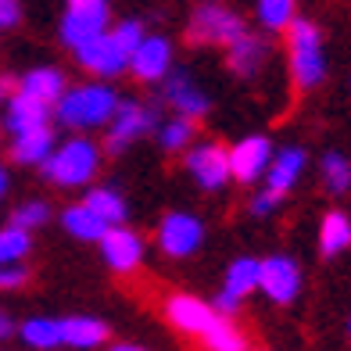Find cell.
<instances>
[{
    "label": "cell",
    "mask_w": 351,
    "mask_h": 351,
    "mask_svg": "<svg viewBox=\"0 0 351 351\" xmlns=\"http://www.w3.org/2000/svg\"><path fill=\"white\" fill-rule=\"evenodd\" d=\"M58 122L69 130H97L108 125V119L119 108L115 86L104 83H83V86H65V93L58 97Z\"/></svg>",
    "instance_id": "cell-1"
},
{
    "label": "cell",
    "mask_w": 351,
    "mask_h": 351,
    "mask_svg": "<svg viewBox=\"0 0 351 351\" xmlns=\"http://www.w3.org/2000/svg\"><path fill=\"white\" fill-rule=\"evenodd\" d=\"M287 58H291V75L298 90H315L326 79V51L323 33L308 19H294L287 25Z\"/></svg>",
    "instance_id": "cell-2"
},
{
    "label": "cell",
    "mask_w": 351,
    "mask_h": 351,
    "mask_svg": "<svg viewBox=\"0 0 351 351\" xmlns=\"http://www.w3.org/2000/svg\"><path fill=\"white\" fill-rule=\"evenodd\" d=\"M40 169L58 186H86L101 172V147L86 136H72L65 143H54L51 158Z\"/></svg>",
    "instance_id": "cell-3"
},
{
    "label": "cell",
    "mask_w": 351,
    "mask_h": 351,
    "mask_svg": "<svg viewBox=\"0 0 351 351\" xmlns=\"http://www.w3.org/2000/svg\"><path fill=\"white\" fill-rule=\"evenodd\" d=\"M244 29V19L230 8L215 4V0H204V4L190 14V25H186V40L190 43H219V47H230Z\"/></svg>",
    "instance_id": "cell-4"
},
{
    "label": "cell",
    "mask_w": 351,
    "mask_h": 351,
    "mask_svg": "<svg viewBox=\"0 0 351 351\" xmlns=\"http://www.w3.org/2000/svg\"><path fill=\"white\" fill-rule=\"evenodd\" d=\"M75 61L97 79H115L130 69V51L111 36V29H104L101 36L86 40L83 47H75Z\"/></svg>",
    "instance_id": "cell-5"
},
{
    "label": "cell",
    "mask_w": 351,
    "mask_h": 351,
    "mask_svg": "<svg viewBox=\"0 0 351 351\" xmlns=\"http://www.w3.org/2000/svg\"><path fill=\"white\" fill-rule=\"evenodd\" d=\"M151 130H154V108L140 104V101H119L115 115L108 119L104 147L111 154H119V151H125L133 140H140L143 133H151Z\"/></svg>",
    "instance_id": "cell-6"
},
{
    "label": "cell",
    "mask_w": 351,
    "mask_h": 351,
    "mask_svg": "<svg viewBox=\"0 0 351 351\" xmlns=\"http://www.w3.org/2000/svg\"><path fill=\"white\" fill-rule=\"evenodd\" d=\"M186 169H190V176H194V183L201 190H222L233 180L230 151L215 140H204V143H197V147H190L186 151Z\"/></svg>",
    "instance_id": "cell-7"
},
{
    "label": "cell",
    "mask_w": 351,
    "mask_h": 351,
    "mask_svg": "<svg viewBox=\"0 0 351 351\" xmlns=\"http://www.w3.org/2000/svg\"><path fill=\"white\" fill-rule=\"evenodd\" d=\"M204 241V222L190 212H169L158 226V247L169 258H190Z\"/></svg>",
    "instance_id": "cell-8"
},
{
    "label": "cell",
    "mask_w": 351,
    "mask_h": 351,
    "mask_svg": "<svg viewBox=\"0 0 351 351\" xmlns=\"http://www.w3.org/2000/svg\"><path fill=\"white\" fill-rule=\"evenodd\" d=\"M258 291L276 301V305H291L301 294V269L294 258L287 254H273V258H262V276H258Z\"/></svg>",
    "instance_id": "cell-9"
},
{
    "label": "cell",
    "mask_w": 351,
    "mask_h": 351,
    "mask_svg": "<svg viewBox=\"0 0 351 351\" xmlns=\"http://www.w3.org/2000/svg\"><path fill=\"white\" fill-rule=\"evenodd\" d=\"M269 162H273V140L254 133V136H244L241 143L230 147V172L237 183H258Z\"/></svg>",
    "instance_id": "cell-10"
},
{
    "label": "cell",
    "mask_w": 351,
    "mask_h": 351,
    "mask_svg": "<svg viewBox=\"0 0 351 351\" xmlns=\"http://www.w3.org/2000/svg\"><path fill=\"white\" fill-rule=\"evenodd\" d=\"M258 276H262V262L258 258H237V262H230L226 283H222V291L215 298V308L222 315H233L247 294L258 291Z\"/></svg>",
    "instance_id": "cell-11"
},
{
    "label": "cell",
    "mask_w": 351,
    "mask_h": 351,
    "mask_svg": "<svg viewBox=\"0 0 351 351\" xmlns=\"http://www.w3.org/2000/svg\"><path fill=\"white\" fill-rule=\"evenodd\" d=\"M165 315H169V323H172L176 330L190 333V337H204L222 312H219L215 305H208V301H201V298L172 294V298L165 301Z\"/></svg>",
    "instance_id": "cell-12"
},
{
    "label": "cell",
    "mask_w": 351,
    "mask_h": 351,
    "mask_svg": "<svg viewBox=\"0 0 351 351\" xmlns=\"http://www.w3.org/2000/svg\"><path fill=\"white\" fill-rule=\"evenodd\" d=\"M130 72L140 83H158L172 72V43L165 36H143L140 47L130 54Z\"/></svg>",
    "instance_id": "cell-13"
},
{
    "label": "cell",
    "mask_w": 351,
    "mask_h": 351,
    "mask_svg": "<svg viewBox=\"0 0 351 351\" xmlns=\"http://www.w3.org/2000/svg\"><path fill=\"white\" fill-rule=\"evenodd\" d=\"M97 244H101L104 262L115 269V273H133V269L143 262V241H140V233L125 230L122 222H119V226H108V233L101 237Z\"/></svg>",
    "instance_id": "cell-14"
},
{
    "label": "cell",
    "mask_w": 351,
    "mask_h": 351,
    "mask_svg": "<svg viewBox=\"0 0 351 351\" xmlns=\"http://www.w3.org/2000/svg\"><path fill=\"white\" fill-rule=\"evenodd\" d=\"M108 29V4H93V8H65L61 19V43L65 47H83L86 40L101 36Z\"/></svg>",
    "instance_id": "cell-15"
},
{
    "label": "cell",
    "mask_w": 351,
    "mask_h": 351,
    "mask_svg": "<svg viewBox=\"0 0 351 351\" xmlns=\"http://www.w3.org/2000/svg\"><path fill=\"white\" fill-rule=\"evenodd\" d=\"M305 165H308V154L301 151V147H294V143H287V147L273 151V162H269V169H265V176H262L265 190H273V194L287 197V194L298 186Z\"/></svg>",
    "instance_id": "cell-16"
},
{
    "label": "cell",
    "mask_w": 351,
    "mask_h": 351,
    "mask_svg": "<svg viewBox=\"0 0 351 351\" xmlns=\"http://www.w3.org/2000/svg\"><path fill=\"white\" fill-rule=\"evenodd\" d=\"M265 58H269V43L258 33H241L226 47V65H230L233 75H241V79L258 75L262 65H265Z\"/></svg>",
    "instance_id": "cell-17"
},
{
    "label": "cell",
    "mask_w": 351,
    "mask_h": 351,
    "mask_svg": "<svg viewBox=\"0 0 351 351\" xmlns=\"http://www.w3.org/2000/svg\"><path fill=\"white\" fill-rule=\"evenodd\" d=\"M165 101L172 104L176 115H186V119H201L204 111H208L204 90L194 83V75H186V72H169L165 75Z\"/></svg>",
    "instance_id": "cell-18"
},
{
    "label": "cell",
    "mask_w": 351,
    "mask_h": 351,
    "mask_svg": "<svg viewBox=\"0 0 351 351\" xmlns=\"http://www.w3.org/2000/svg\"><path fill=\"white\" fill-rule=\"evenodd\" d=\"M4 125L14 136L43 130V125H51V104H43L36 97H25V93H14L4 108Z\"/></svg>",
    "instance_id": "cell-19"
},
{
    "label": "cell",
    "mask_w": 351,
    "mask_h": 351,
    "mask_svg": "<svg viewBox=\"0 0 351 351\" xmlns=\"http://www.w3.org/2000/svg\"><path fill=\"white\" fill-rule=\"evenodd\" d=\"M108 341V326L93 315H69L61 319V344L79 348V351H93Z\"/></svg>",
    "instance_id": "cell-20"
},
{
    "label": "cell",
    "mask_w": 351,
    "mask_h": 351,
    "mask_svg": "<svg viewBox=\"0 0 351 351\" xmlns=\"http://www.w3.org/2000/svg\"><path fill=\"white\" fill-rule=\"evenodd\" d=\"M65 75H61V69H51V65H43V69H29L22 79H19V93H25V97H36L43 104H58V97L65 93Z\"/></svg>",
    "instance_id": "cell-21"
},
{
    "label": "cell",
    "mask_w": 351,
    "mask_h": 351,
    "mask_svg": "<svg viewBox=\"0 0 351 351\" xmlns=\"http://www.w3.org/2000/svg\"><path fill=\"white\" fill-rule=\"evenodd\" d=\"M54 151V133L51 125H43V130H33V133H19L11 143V158L19 165H43L47 158Z\"/></svg>",
    "instance_id": "cell-22"
},
{
    "label": "cell",
    "mask_w": 351,
    "mask_h": 351,
    "mask_svg": "<svg viewBox=\"0 0 351 351\" xmlns=\"http://www.w3.org/2000/svg\"><path fill=\"white\" fill-rule=\"evenodd\" d=\"M61 226H65L75 241H86V244L101 241V237L108 233V222L93 208H86V204H72V208L61 212Z\"/></svg>",
    "instance_id": "cell-23"
},
{
    "label": "cell",
    "mask_w": 351,
    "mask_h": 351,
    "mask_svg": "<svg viewBox=\"0 0 351 351\" xmlns=\"http://www.w3.org/2000/svg\"><path fill=\"white\" fill-rule=\"evenodd\" d=\"M351 247V219L344 212H326L323 222H319V251L333 258Z\"/></svg>",
    "instance_id": "cell-24"
},
{
    "label": "cell",
    "mask_w": 351,
    "mask_h": 351,
    "mask_svg": "<svg viewBox=\"0 0 351 351\" xmlns=\"http://www.w3.org/2000/svg\"><path fill=\"white\" fill-rule=\"evenodd\" d=\"M254 14L269 33H287V25L298 19V0H254Z\"/></svg>",
    "instance_id": "cell-25"
},
{
    "label": "cell",
    "mask_w": 351,
    "mask_h": 351,
    "mask_svg": "<svg viewBox=\"0 0 351 351\" xmlns=\"http://www.w3.org/2000/svg\"><path fill=\"white\" fill-rule=\"evenodd\" d=\"M22 341L36 351H51L61 344V319H47V315H36V319H25L22 323Z\"/></svg>",
    "instance_id": "cell-26"
},
{
    "label": "cell",
    "mask_w": 351,
    "mask_h": 351,
    "mask_svg": "<svg viewBox=\"0 0 351 351\" xmlns=\"http://www.w3.org/2000/svg\"><path fill=\"white\" fill-rule=\"evenodd\" d=\"M86 208L97 212L108 226H119V222H125V201L119 190H111V186H97V190H90L86 194Z\"/></svg>",
    "instance_id": "cell-27"
},
{
    "label": "cell",
    "mask_w": 351,
    "mask_h": 351,
    "mask_svg": "<svg viewBox=\"0 0 351 351\" xmlns=\"http://www.w3.org/2000/svg\"><path fill=\"white\" fill-rule=\"evenodd\" d=\"M319 172H323V186L330 190V194H348V190H351V162L341 151L323 154Z\"/></svg>",
    "instance_id": "cell-28"
},
{
    "label": "cell",
    "mask_w": 351,
    "mask_h": 351,
    "mask_svg": "<svg viewBox=\"0 0 351 351\" xmlns=\"http://www.w3.org/2000/svg\"><path fill=\"white\" fill-rule=\"evenodd\" d=\"M201 341L208 344V351H247V337L230 323V315H219Z\"/></svg>",
    "instance_id": "cell-29"
},
{
    "label": "cell",
    "mask_w": 351,
    "mask_h": 351,
    "mask_svg": "<svg viewBox=\"0 0 351 351\" xmlns=\"http://www.w3.org/2000/svg\"><path fill=\"white\" fill-rule=\"evenodd\" d=\"M158 143L165 151H183L186 143H194V119L186 115H172L158 125Z\"/></svg>",
    "instance_id": "cell-30"
},
{
    "label": "cell",
    "mask_w": 351,
    "mask_h": 351,
    "mask_svg": "<svg viewBox=\"0 0 351 351\" xmlns=\"http://www.w3.org/2000/svg\"><path fill=\"white\" fill-rule=\"evenodd\" d=\"M29 247H33V241H29V230L22 226H4L0 230V265H14V262H22Z\"/></svg>",
    "instance_id": "cell-31"
},
{
    "label": "cell",
    "mask_w": 351,
    "mask_h": 351,
    "mask_svg": "<svg viewBox=\"0 0 351 351\" xmlns=\"http://www.w3.org/2000/svg\"><path fill=\"white\" fill-rule=\"evenodd\" d=\"M51 219V208H47V201H25V204H19L14 208V226H22V230H36V226H43V222Z\"/></svg>",
    "instance_id": "cell-32"
},
{
    "label": "cell",
    "mask_w": 351,
    "mask_h": 351,
    "mask_svg": "<svg viewBox=\"0 0 351 351\" xmlns=\"http://www.w3.org/2000/svg\"><path fill=\"white\" fill-rule=\"evenodd\" d=\"M111 36H115V40H119V43L125 47V51L133 54L136 47H140V40L147 36V33H143V25H140L136 19H125V22H119L115 29H111Z\"/></svg>",
    "instance_id": "cell-33"
},
{
    "label": "cell",
    "mask_w": 351,
    "mask_h": 351,
    "mask_svg": "<svg viewBox=\"0 0 351 351\" xmlns=\"http://www.w3.org/2000/svg\"><path fill=\"white\" fill-rule=\"evenodd\" d=\"M276 208H280V194H273V190H262V194L251 197V215H258V219L273 215Z\"/></svg>",
    "instance_id": "cell-34"
},
{
    "label": "cell",
    "mask_w": 351,
    "mask_h": 351,
    "mask_svg": "<svg viewBox=\"0 0 351 351\" xmlns=\"http://www.w3.org/2000/svg\"><path fill=\"white\" fill-rule=\"evenodd\" d=\"M29 280V273L22 269V262L14 265H0V291H14V287H22Z\"/></svg>",
    "instance_id": "cell-35"
},
{
    "label": "cell",
    "mask_w": 351,
    "mask_h": 351,
    "mask_svg": "<svg viewBox=\"0 0 351 351\" xmlns=\"http://www.w3.org/2000/svg\"><path fill=\"white\" fill-rule=\"evenodd\" d=\"M19 19H22L19 0H0V29H14Z\"/></svg>",
    "instance_id": "cell-36"
},
{
    "label": "cell",
    "mask_w": 351,
    "mask_h": 351,
    "mask_svg": "<svg viewBox=\"0 0 351 351\" xmlns=\"http://www.w3.org/2000/svg\"><path fill=\"white\" fill-rule=\"evenodd\" d=\"M8 333H11V319H8L4 312H0V341H4V337H8Z\"/></svg>",
    "instance_id": "cell-37"
},
{
    "label": "cell",
    "mask_w": 351,
    "mask_h": 351,
    "mask_svg": "<svg viewBox=\"0 0 351 351\" xmlns=\"http://www.w3.org/2000/svg\"><path fill=\"white\" fill-rule=\"evenodd\" d=\"M4 194H8V169L0 165V201H4Z\"/></svg>",
    "instance_id": "cell-38"
},
{
    "label": "cell",
    "mask_w": 351,
    "mask_h": 351,
    "mask_svg": "<svg viewBox=\"0 0 351 351\" xmlns=\"http://www.w3.org/2000/svg\"><path fill=\"white\" fill-rule=\"evenodd\" d=\"M111 351H143V348H140V344H115Z\"/></svg>",
    "instance_id": "cell-39"
},
{
    "label": "cell",
    "mask_w": 351,
    "mask_h": 351,
    "mask_svg": "<svg viewBox=\"0 0 351 351\" xmlns=\"http://www.w3.org/2000/svg\"><path fill=\"white\" fill-rule=\"evenodd\" d=\"M0 101H4V86H0Z\"/></svg>",
    "instance_id": "cell-40"
},
{
    "label": "cell",
    "mask_w": 351,
    "mask_h": 351,
    "mask_svg": "<svg viewBox=\"0 0 351 351\" xmlns=\"http://www.w3.org/2000/svg\"><path fill=\"white\" fill-rule=\"evenodd\" d=\"M348 333H351V319H348Z\"/></svg>",
    "instance_id": "cell-41"
}]
</instances>
